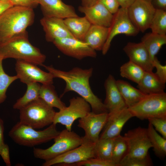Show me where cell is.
Instances as JSON below:
<instances>
[{
    "mask_svg": "<svg viewBox=\"0 0 166 166\" xmlns=\"http://www.w3.org/2000/svg\"><path fill=\"white\" fill-rule=\"evenodd\" d=\"M41 66L54 78H59L65 82V87L62 95L70 91L75 92L89 104L92 112L96 113H108L101 100L94 94L90 86L89 80L92 75L93 68L84 69L75 67L69 71H64L56 69L51 65L43 64Z\"/></svg>",
    "mask_w": 166,
    "mask_h": 166,
    "instance_id": "obj_1",
    "label": "cell"
},
{
    "mask_svg": "<svg viewBox=\"0 0 166 166\" xmlns=\"http://www.w3.org/2000/svg\"><path fill=\"white\" fill-rule=\"evenodd\" d=\"M33 9L14 6L0 15V43L26 32L33 23Z\"/></svg>",
    "mask_w": 166,
    "mask_h": 166,
    "instance_id": "obj_2",
    "label": "cell"
},
{
    "mask_svg": "<svg viewBox=\"0 0 166 166\" xmlns=\"http://www.w3.org/2000/svg\"><path fill=\"white\" fill-rule=\"evenodd\" d=\"M0 57L13 58L42 65L46 56L29 42L26 32L0 43Z\"/></svg>",
    "mask_w": 166,
    "mask_h": 166,
    "instance_id": "obj_3",
    "label": "cell"
},
{
    "mask_svg": "<svg viewBox=\"0 0 166 166\" xmlns=\"http://www.w3.org/2000/svg\"><path fill=\"white\" fill-rule=\"evenodd\" d=\"M53 123L47 128L37 131L19 121L9 132L8 135L16 143L22 146L33 147L53 139L60 132Z\"/></svg>",
    "mask_w": 166,
    "mask_h": 166,
    "instance_id": "obj_4",
    "label": "cell"
},
{
    "mask_svg": "<svg viewBox=\"0 0 166 166\" xmlns=\"http://www.w3.org/2000/svg\"><path fill=\"white\" fill-rule=\"evenodd\" d=\"M19 122L39 129L53 123L56 112L40 97L19 110Z\"/></svg>",
    "mask_w": 166,
    "mask_h": 166,
    "instance_id": "obj_5",
    "label": "cell"
},
{
    "mask_svg": "<svg viewBox=\"0 0 166 166\" xmlns=\"http://www.w3.org/2000/svg\"><path fill=\"white\" fill-rule=\"evenodd\" d=\"M53 140L54 143L46 149L34 148V156L45 161L49 160L78 147L83 142L82 137L66 129L60 132Z\"/></svg>",
    "mask_w": 166,
    "mask_h": 166,
    "instance_id": "obj_6",
    "label": "cell"
},
{
    "mask_svg": "<svg viewBox=\"0 0 166 166\" xmlns=\"http://www.w3.org/2000/svg\"><path fill=\"white\" fill-rule=\"evenodd\" d=\"M128 108L133 117L141 120L152 117L166 118V93L147 94Z\"/></svg>",
    "mask_w": 166,
    "mask_h": 166,
    "instance_id": "obj_7",
    "label": "cell"
},
{
    "mask_svg": "<svg viewBox=\"0 0 166 166\" xmlns=\"http://www.w3.org/2000/svg\"><path fill=\"white\" fill-rule=\"evenodd\" d=\"M69 105L56 113L53 123L60 124L66 129L71 131L74 121L84 117L91 111L89 104L81 97H73L69 101Z\"/></svg>",
    "mask_w": 166,
    "mask_h": 166,
    "instance_id": "obj_8",
    "label": "cell"
},
{
    "mask_svg": "<svg viewBox=\"0 0 166 166\" xmlns=\"http://www.w3.org/2000/svg\"><path fill=\"white\" fill-rule=\"evenodd\" d=\"M109 28L108 38L101 50L104 55L109 51L113 39L117 35L124 34L128 36H135L139 32L131 20L127 8L121 7L113 14L111 24Z\"/></svg>",
    "mask_w": 166,
    "mask_h": 166,
    "instance_id": "obj_9",
    "label": "cell"
},
{
    "mask_svg": "<svg viewBox=\"0 0 166 166\" xmlns=\"http://www.w3.org/2000/svg\"><path fill=\"white\" fill-rule=\"evenodd\" d=\"M127 9L131 20L139 32L149 28L156 10L152 2L136 0Z\"/></svg>",
    "mask_w": 166,
    "mask_h": 166,
    "instance_id": "obj_10",
    "label": "cell"
},
{
    "mask_svg": "<svg viewBox=\"0 0 166 166\" xmlns=\"http://www.w3.org/2000/svg\"><path fill=\"white\" fill-rule=\"evenodd\" d=\"M128 146L126 156L143 157L148 153L152 148L147 128L139 126L128 130L124 136Z\"/></svg>",
    "mask_w": 166,
    "mask_h": 166,
    "instance_id": "obj_11",
    "label": "cell"
},
{
    "mask_svg": "<svg viewBox=\"0 0 166 166\" xmlns=\"http://www.w3.org/2000/svg\"><path fill=\"white\" fill-rule=\"evenodd\" d=\"M95 143L83 142L78 147L51 160L45 161L43 166H69V165L95 157Z\"/></svg>",
    "mask_w": 166,
    "mask_h": 166,
    "instance_id": "obj_12",
    "label": "cell"
},
{
    "mask_svg": "<svg viewBox=\"0 0 166 166\" xmlns=\"http://www.w3.org/2000/svg\"><path fill=\"white\" fill-rule=\"evenodd\" d=\"M108 116V113H96L91 111L79 119L77 126L85 132L82 137L83 142L95 143L98 140Z\"/></svg>",
    "mask_w": 166,
    "mask_h": 166,
    "instance_id": "obj_13",
    "label": "cell"
},
{
    "mask_svg": "<svg viewBox=\"0 0 166 166\" xmlns=\"http://www.w3.org/2000/svg\"><path fill=\"white\" fill-rule=\"evenodd\" d=\"M37 65L29 62L17 60L15 69L18 79L26 85L33 82L53 84V75L41 70Z\"/></svg>",
    "mask_w": 166,
    "mask_h": 166,
    "instance_id": "obj_14",
    "label": "cell"
},
{
    "mask_svg": "<svg viewBox=\"0 0 166 166\" xmlns=\"http://www.w3.org/2000/svg\"><path fill=\"white\" fill-rule=\"evenodd\" d=\"M53 43L64 54L77 59L95 58L97 56L96 51L83 41L74 38H57Z\"/></svg>",
    "mask_w": 166,
    "mask_h": 166,
    "instance_id": "obj_15",
    "label": "cell"
},
{
    "mask_svg": "<svg viewBox=\"0 0 166 166\" xmlns=\"http://www.w3.org/2000/svg\"><path fill=\"white\" fill-rule=\"evenodd\" d=\"M133 117L128 107L115 113L109 114L107 120L99 138H114L121 135L124 125Z\"/></svg>",
    "mask_w": 166,
    "mask_h": 166,
    "instance_id": "obj_16",
    "label": "cell"
},
{
    "mask_svg": "<svg viewBox=\"0 0 166 166\" xmlns=\"http://www.w3.org/2000/svg\"><path fill=\"white\" fill-rule=\"evenodd\" d=\"M106 97L103 103L108 113L111 114L128 107L117 87L116 80L109 74L104 83Z\"/></svg>",
    "mask_w": 166,
    "mask_h": 166,
    "instance_id": "obj_17",
    "label": "cell"
},
{
    "mask_svg": "<svg viewBox=\"0 0 166 166\" xmlns=\"http://www.w3.org/2000/svg\"><path fill=\"white\" fill-rule=\"evenodd\" d=\"M123 50L129 61L137 65L145 71H153L154 67L149 53L143 44L128 42Z\"/></svg>",
    "mask_w": 166,
    "mask_h": 166,
    "instance_id": "obj_18",
    "label": "cell"
},
{
    "mask_svg": "<svg viewBox=\"0 0 166 166\" xmlns=\"http://www.w3.org/2000/svg\"><path fill=\"white\" fill-rule=\"evenodd\" d=\"M40 22L45 34L46 40L48 42H53L57 38H74L65 25L64 19L43 17Z\"/></svg>",
    "mask_w": 166,
    "mask_h": 166,
    "instance_id": "obj_19",
    "label": "cell"
},
{
    "mask_svg": "<svg viewBox=\"0 0 166 166\" xmlns=\"http://www.w3.org/2000/svg\"><path fill=\"white\" fill-rule=\"evenodd\" d=\"M78 10L92 25L109 27L111 24L113 14L99 2L89 7L79 6Z\"/></svg>",
    "mask_w": 166,
    "mask_h": 166,
    "instance_id": "obj_20",
    "label": "cell"
},
{
    "mask_svg": "<svg viewBox=\"0 0 166 166\" xmlns=\"http://www.w3.org/2000/svg\"><path fill=\"white\" fill-rule=\"evenodd\" d=\"M44 17L65 19L77 15L74 7L64 3L62 0H38Z\"/></svg>",
    "mask_w": 166,
    "mask_h": 166,
    "instance_id": "obj_21",
    "label": "cell"
},
{
    "mask_svg": "<svg viewBox=\"0 0 166 166\" xmlns=\"http://www.w3.org/2000/svg\"><path fill=\"white\" fill-rule=\"evenodd\" d=\"M109 32V27L91 25L82 41L94 50L101 51Z\"/></svg>",
    "mask_w": 166,
    "mask_h": 166,
    "instance_id": "obj_22",
    "label": "cell"
},
{
    "mask_svg": "<svg viewBox=\"0 0 166 166\" xmlns=\"http://www.w3.org/2000/svg\"><path fill=\"white\" fill-rule=\"evenodd\" d=\"M137 88L146 94L164 92L165 83L160 81L153 71H145Z\"/></svg>",
    "mask_w": 166,
    "mask_h": 166,
    "instance_id": "obj_23",
    "label": "cell"
},
{
    "mask_svg": "<svg viewBox=\"0 0 166 166\" xmlns=\"http://www.w3.org/2000/svg\"><path fill=\"white\" fill-rule=\"evenodd\" d=\"M64 21L74 38L82 41L92 25L85 16L69 17Z\"/></svg>",
    "mask_w": 166,
    "mask_h": 166,
    "instance_id": "obj_24",
    "label": "cell"
},
{
    "mask_svg": "<svg viewBox=\"0 0 166 166\" xmlns=\"http://www.w3.org/2000/svg\"><path fill=\"white\" fill-rule=\"evenodd\" d=\"M141 42L147 49L153 61L162 46L166 44V35L152 32L147 33L142 38Z\"/></svg>",
    "mask_w": 166,
    "mask_h": 166,
    "instance_id": "obj_25",
    "label": "cell"
},
{
    "mask_svg": "<svg viewBox=\"0 0 166 166\" xmlns=\"http://www.w3.org/2000/svg\"><path fill=\"white\" fill-rule=\"evenodd\" d=\"M39 97L50 106L60 110L66 106L58 97L52 84H42L39 91Z\"/></svg>",
    "mask_w": 166,
    "mask_h": 166,
    "instance_id": "obj_26",
    "label": "cell"
},
{
    "mask_svg": "<svg viewBox=\"0 0 166 166\" xmlns=\"http://www.w3.org/2000/svg\"><path fill=\"white\" fill-rule=\"evenodd\" d=\"M147 128L155 154L160 159H164L166 156V139L159 135L149 123Z\"/></svg>",
    "mask_w": 166,
    "mask_h": 166,
    "instance_id": "obj_27",
    "label": "cell"
},
{
    "mask_svg": "<svg viewBox=\"0 0 166 166\" xmlns=\"http://www.w3.org/2000/svg\"><path fill=\"white\" fill-rule=\"evenodd\" d=\"M27 89L24 95L14 105L13 109L20 110L39 98L41 85L39 83L33 82L26 85Z\"/></svg>",
    "mask_w": 166,
    "mask_h": 166,
    "instance_id": "obj_28",
    "label": "cell"
},
{
    "mask_svg": "<svg viewBox=\"0 0 166 166\" xmlns=\"http://www.w3.org/2000/svg\"><path fill=\"white\" fill-rule=\"evenodd\" d=\"M120 72L122 77L138 84L145 71L141 67L129 60L121 66Z\"/></svg>",
    "mask_w": 166,
    "mask_h": 166,
    "instance_id": "obj_29",
    "label": "cell"
},
{
    "mask_svg": "<svg viewBox=\"0 0 166 166\" xmlns=\"http://www.w3.org/2000/svg\"><path fill=\"white\" fill-rule=\"evenodd\" d=\"M128 144L124 136L120 135L114 139L111 160L117 166L127 155Z\"/></svg>",
    "mask_w": 166,
    "mask_h": 166,
    "instance_id": "obj_30",
    "label": "cell"
},
{
    "mask_svg": "<svg viewBox=\"0 0 166 166\" xmlns=\"http://www.w3.org/2000/svg\"><path fill=\"white\" fill-rule=\"evenodd\" d=\"M114 139L99 138L95 144V157L112 160Z\"/></svg>",
    "mask_w": 166,
    "mask_h": 166,
    "instance_id": "obj_31",
    "label": "cell"
},
{
    "mask_svg": "<svg viewBox=\"0 0 166 166\" xmlns=\"http://www.w3.org/2000/svg\"><path fill=\"white\" fill-rule=\"evenodd\" d=\"M152 32L161 35H166V11L156 9L150 26Z\"/></svg>",
    "mask_w": 166,
    "mask_h": 166,
    "instance_id": "obj_32",
    "label": "cell"
},
{
    "mask_svg": "<svg viewBox=\"0 0 166 166\" xmlns=\"http://www.w3.org/2000/svg\"><path fill=\"white\" fill-rule=\"evenodd\" d=\"M3 60L0 57V104L3 102L6 99V92L9 87L18 79L16 75L10 76L5 72L2 66Z\"/></svg>",
    "mask_w": 166,
    "mask_h": 166,
    "instance_id": "obj_33",
    "label": "cell"
},
{
    "mask_svg": "<svg viewBox=\"0 0 166 166\" xmlns=\"http://www.w3.org/2000/svg\"><path fill=\"white\" fill-rule=\"evenodd\" d=\"M153 163L149 154L143 157L126 156L122 160L119 166H151Z\"/></svg>",
    "mask_w": 166,
    "mask_h": 166,
    "instance_id": "obj_34",
    "label": "cell"
},
{
    "mask_svg": "<svg viewBox=\"0 0 166 166\" xmlns=\"http://www.w3.org/2000/svg\"><path fill=\"white\" fill-rule=\"evenodd\" d=\"M69 166H117L112 160L97 157L91 158L86 160L71 164Z\"/></svg>",
    "mask_w": 166,
    "mask_h": 166,
    "instance_id": "obj_35",
    "label": "cell"
},
{
    "mask_svg": "<svg viewBox=\"0 0 166 166\" xmlns=\"http://www.w3.org/2000/svg\"><path fill=\"white\" fill-rule=\"evenodd\" d=\"M148 120L155 130L166 139V118L152 117Z\"/></svg>",
    "mask_w": 166,
    "mask_h": 166,
    "instance_id": "obj_36",
    "label": "cell"
},
{
    "mask_svg": "<svg viewBox=\"0 0 166 166\" xmlns=\"http://www.w3.org/2000/svg\"><path fill=\"white\" fill-rule=\"evenodd\" d=\"M154 68L156 69L154 73L157 77L164 83L166 82V65H163L156 56L153 60Z\"/></svg>",
    "mask_w": 166,
    "mask_h": 166,
    "instance_id": "obj_37",
    "label": "cell"
},
{
    "mask_svg": "<svg viewBox=\"0 0 166 166\" xmlns=\"http://www.w3.org/2000/svg\"><path fill=\"white\" fill-rule=\"evenodd\" d=\"M98 2L102 4L113 14L117 13L120 8V5L117 0H99Z\"/></svg>",
    "mask_w": 166,
    "mask_h": 166,
    "instance_id": "obj_38",
    "label": "cell"
},
{
    "mask_svg": "<svg viewBox=\"0 0 166 166\" xmlns=\"http://www.w3.org/2000/svg\"><path fill=\"white\" fill-rule=\"evenodd\" d=\"M14 6H20L32 9L38 4V0H10Z\"/></svg>",
    "mask_w": 166,
    "mask_h": 166,
    "instance_id": "obj_39",
    "label": "cell"
},
{
    "mask_svg": "<svg viewBox=\"0 0 166 166\" xmlns=\"http://www.w3.org/2000/svg\"><path fill=\"white\" fill-rule=\"evenodd\" d=\"M0 155L7 166L11 165L10 161L9 147L7 144L5 145L0 150Z\"/></svg>",
    "mask_w": 166,
    "mask_h": 166,
    "instance_id": "obj_40",
    "label": "cell"
},
{
    "mask_svg": "<svg viewBox=\"0 0 166 166\" xmlns=\"http://www.w3.org/2000/svg\"><path fill=\"white\" fill-rule=\"evenodd\" d=\"M4 123L3 120L0 117V150L5 145L4 133Z\"/></svg>",
    "mask_w": 166,
    "mask_h": 166,
    "instance_id": "obj_41",
    "label": "cell"
},
{
    "mask_svg": "<svg viewBox=\"0 0 166 166\" xmlns=\"http://www.w3.org/2000/svg\"><path fill=\"white\" fill-rule=\"evenodd\" d=\"M13 6V4L10 1L0 2V15L6 10Z\"/></svg>",
    "mask_w": 166,
    "mask_h": 166,
    "instance_id": "obj_42",
    "label": "cell"
},
{
    "mask_svg": "<svg viewBox=\"0 0 166 166\" xmlns=\"http://www.w3.org/2000/svg\"><path fill=\"white\" fill-rule=\"evenodd\" d=\"M154 3L156 8L166 10V0H153Z\"/></svg>",
    "mask_w": 166,
    "mask_h": 166,
    "instance_id": "obj_43",
    "label": "cell"
},
{
    "mask_svg": "<svg viewBox=\"0 0 166 166\" xmlns=\"http://www.w3.org/2000/svg\"><path fill=\"white\" fill-rule=\"evenodd\" d=\"M121 7L128 8L136 0H117Z\"/></svg>",
    "mask_w": 166,
    "mask_h": 166,
    "instance_id": "obj_44",
    "label": "cell"
},
{
    "mask_svg": "<svg viewBox=\"0 0 166 166\" xmlns=\"http://www.w3.org/2000/svg\"><path fill=\"white\" fill-rule=\"evenodd\" d=\"M99 0H81V5L85 7H89L97 3Z\"/></svg>",
    "mask_w": 166,
    "mask_h": 166,
    "instance_id": "obj_45",
    "label": "cell"
},
{
    "mask_svg": "<svg viewBox=\"0 0 166 166\" xmlns=\"http://www.w3.org/2000/svg\"><path fill=\"white\" fill-rule=\"evenodd\" d=\"M0 1L2 2H5L9 1L10 0H0Z\"/></svg>",
    "mask_w": 166,
    "mask_h": 166,
    "instance_id": "obj_46",
    "label": "cell"
},
{
    "mask_svg": "<svg viewBox=\"0 0 166 166\" xmlns=\"http://www.w3.org/2000/svg\"><path fill=\"white\" fill-rule=\"evenodd\" d=\"M145 0L152 2L153 0Z\"/></svg>",
    "mask_w": 166,
    "mask_h": 166,
    "instance_id": "obj_47",
    "label": "cell"
},
{
    "mask_svg": "<svg viewBox=\"0 0 166 166\" xmlns=\"http://www.w3.org/2000/svg\"><path fill=\"white\" fill-rule=\"evenodd\" d=\"M0 2H1V1H0Z\"/></svg>",
    "mask_w": 166,
    "mask_h": 166,
    "instance_id": "obj_48",
    "label": "cell"
}]
</instances>
